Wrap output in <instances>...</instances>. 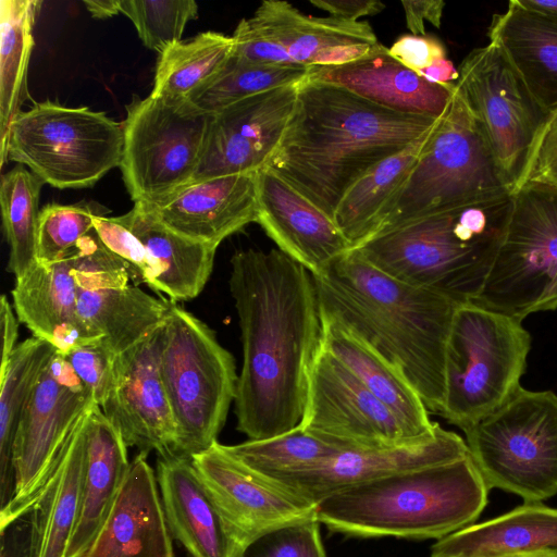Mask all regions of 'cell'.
<instances>
[{
    "mask_svg": "<svg viewBox=\"0 0 557 557\" xmlns=\"http://www.w3.org/2000/svg\"><path fill=\"white\" fill-rule=\"evenodd\" d=\"M230 292L242 334L237 430L259 441L304 419L310 374L324 343L314 276L282 252L246 249L231 259Z\"/></svg>",
    "mask_w": 557,
    "mask_h": 557,
    "instance_id": "6da1fadb",
    "label": "cell"
},
{
    "mask_svg": "<svg viewBox=\"0 0 557 557\" xmlns=\"http://www.w3.org/2000/svg\"><path fill=\"white\" fill-rule=\"evenodd\" d=\"M438 119L396 112L307 77L265 168L333 219L359 178L425 135Z\"/></svg>",
    "mask_w": 557,
    "mask_h": 557,
    "instance_id": "7a4b0ae2",
    "label": "cell"
},
{
    "mask_svg": "<svg viewBox=\"0 0 557 557\" xmlns=\"http://www.w3.org/2000/svg\"><path fill=\"white\" fill-rule=\"evenodd\" d=\"M314 281L322 314L398 369L428 410L440 414L446 346L459 304L385 273L356 249Z\"/></svg>",
    "mask_w": 557,
    "mask_h": 557,
    "instance_id": "3957f363",
    "label": "cell"
},
{
    "mask_svg": "<svg viewBox=\"0 0 557 557\" xmlns=\"http://www.w3.org/2000/svg\"><path fill=\"white\" fill-rule=\"evenodd\" d=\"M488 492L469 453L334 493L317 504L315 517L350 537L441 540L473 524Z\"/></svg>",
    "mask_w": 557,
    "mask_h": 557,
    "instance_id": "277c9868",
    "label": "cell"
},
{
    "mask_svg": "<svg viewBox=\"0 0 557 557\" xmlns=\"http://www.w3.org/2000/svg\"><path fill=\"white\" fill-rule=\"evenodd\" d=\"M512 194L437 211L356 248L371 264L456 304L473 302L496 261Z\"/></svg>",
    "mask_w": 557,
    "mask_h": 557,
    "instance_id": "5b68a950",
    "label": "cell"
},
{
    "mask_svg": "<svg viewBox=\"0 0 557 557\" xmlns=\"http://www.w3.org/2000/svg\"><path fill=\"white\" fill-rule=\"evenodd\" d=\"M530 349L522 320L475 302L458 305L446 346L440 416L466 432L497 410L522 387Z\"/></svg>",
    "mask_w": 557,
    "mask_h": 557,
    "instance_id": "8992f818",
    "label": "cell"
},
{
    "mask_svg": "<svg viewBox=\"0 0 557 557\" xmlns=\"http://www.w3.org/2000/svg\"><path fill=\"white\" fill-rule=\"evenodd\" d=\"M160 372L176 425V455L191 458L218 442L236 396L235 360L213 330L172 302Z\"/></svg>",
    "mask_w": 557,
    "mask_h": 557,
    "instance_id": "52a82bcc",
    "label": "cell"
},
{
    "mask_svg": "<svg viewBox=\"0 0 557 557\" xmlns=\"http://www.w3.org/2000/svg\"><path fill=\"white\" fill-rule=\"evenodd\" d=\"M506 193L511 189L456 87L374 236L437 211Z\"/></svg>",
    "mask_w": 557,
    "mask_h": 557,
    "instance_id": "ba28073f",
    "label": "cell"
},
{
    "mask_svg": "<svg viewBox=\"0 0 557 557\" xmlns=\"http://www.w3.org/2000/svg\"><path fill=\"white\" fill-rule=\"evenodd\" d=\"M123 144V124L104 112L46 100L14 117L0 163L22 164L55 188H89L120 168Z\"/></svg>",
    "mask_w": 557,
    "mask_h": 557,
    "instance_id": "9c48e42d",
    "label": "cell"
},
{
    "mask_svg": "<svg viewBox=\"0 0 557 557\" xmlns=\"http://www.w3.org/2000/svg\"><path fill=\"white\" fill-rule=\"evenodd\" d=\"M487 487L541 503L557 494V395L518 392L465 432Z\"/></svg>",
    "mask_w": 557,
    "mask_h": 557,
    "instance_id": "30bf717a",
    "label": "cell"
},
{
    "mask_svg": "<svg viewBox=\"0 0 557 557\" xmlns=\"http://www.w3.org/2000/svg\"><path fill=\"white\" fill-rule=\"evenodd\" d=\"M214 114L189 99L149 95L126 107L120 169L134 201L156 206L190 183L205 156Z\"/></svg>",
    "mask_w": 557,
    "mask_h": 557,
    "instance_id": "8fae6325",
    "label": "cell"
},
{
    "mask_svg": "<svg viewBox=\"0 0 557 557\" xmlns=\"http://www.w3.org/2000/svg\"><path fill=\"white\" fill-rule=\"evenodd\" d=\"M473 302L520 320L557 309V187L524 184L512 191L496 261Z\"/></svg>",
    "mask_w": 557,
    "mask_h": 557,
    "instance_id": "7c38bea8",
    "label": "cell"
},
{
    "mask_svg": "<svg viewBox=\"0 0 557 557\" xmlns=\"http://www.w3.org/2000/svg\"><path fill=\"white\" fill-rule=\"evenodd\" d=\"M458 72L456 87L512 193L548 112L491 41L471 50Z\"/></svg>",
    "mask_w": 557,
    "mask_h": 557,
    "instance_id": "4fadbf2b",
    "label": "cell"
},
{
    "mask_svg": "<svg viewBox=\"0 0 557 557\" xmlns=\"http://www.w3.org/2000/svg\"><path fill=\"white\" fill-rule=\"evenodd\" d=\"M232 38L240 62L307 69L348 63L380 45L366 21L311 16L283 0L261 2Z\"/></svg>",
    "mask_w": 557,
    "mask_h": 557,
    "instance_id": "5bb4252c",
    "label": "cell"
},
{
    "mask_svg": "<svg viewBox=\"0 0 557 557\" xmlns=\"http://www.w3.org/2000/svg\"><path fill=\"white\" fill-rule=\"evenodd\" d=\"M95 403L62 354L55 351L21 413L13 441L14 492L0 522L32 509L78 418Z\"/></svg>",
    "mask_w": 557,
    "mask_h": 557,
    "instance_id": "9a60e30c",
    "label": "cell"
},
{
    "mask_svg": "<svg viewBox=\"0 0 557 557\" xmlns=\"http://www.w3.org/2000/svg\"><path fill=\"white\" fill-rule=\"evenodd\" d=\"M72 256L79 318L115 355L164 323L172 302L129 284L124 264L104 247L95 230L79 240Z\"/></svg>",
    "mask_w": 557,
    "mask_h": 557,
    "instance_id": "2e32d148",
    "label": "cell"
},
{
    "mask_svg": "<svg viewBox=\"0 0 557 557\" xmlns=\"http://www.w3.org/2000/svg\"><path fill=\"white\" fill-rule=\"evenodd\" d=\"M299 426L344 450L424 443L412 438L392 411L324 347V343L312 367Z\"/></svg>",
    "mask_w": 557,
    "mask_h": 557,
    "instance_id": "e0dca14e",
    "label": "cell"
},
{
    "mask_svg": "<svg viewBox=\"0 0 557 557\" xmlns=\"http://www.w3.org/2000/svg\"><path fill=\"white\" fill-rule=\"evenodd\" d=\"M190 459L243 550L271 531L315 518L317 505L273 484L219 442Z\"/></svg>",
    "mask_w": 557,
    "mask_h": 557,
    "instance_id": "ac0fdd59",
    "label": "cell"
},
{
    "mask_svg": "<svg viewBox=\"0 0 557 557\" xmlns=\"http://www.w3.org/2000/svg\"><path fill=\"white\" fill-rule=\"evenodd\" d=\"M163 324L116 356L112 391L100 407L126 445L176 455V425L160 372Z\"/></svg>",
    "mask_w": 557,
    "mask_h": 557,
    "instance_id": "d6986e66",
    "label": "cell"
},
{
    "mask_svg": "<svg viewBox=\"0 0 557 557\" xmlns=\"http://www.w3.org/2000/svg\"><path fill=\"white\" fill-rule=\"evenodd\" d=\"M298 85L250 96L215 113L193 181L255 173L264 168L287 126Z\"/></svg>",
    "mask_w": 557,
    "mask_h": 557,
    "instance_id": "ffe728a7",
    "label": "cell"
},
{
    "mask_svg": "<svg viewBox=\"0 0 557 557\" xmlns=\"http://www.w3.org/2000/svg\"><path fill=\"white\" fill-rule=\"evenodd\" d=\"M466 441L441 425L424 443L380 449H345L309 468L272 476L273 484L314 505L325 497L385 476L461 458Z\"/></svg>",
    "mask_w": 557,
    "mask_h": 557,
    "instance_id": "44dd1931",
    "label": "cell"
},
{
    "mask_svg": "<svg viewBox=\"0 0 557 557\" xmlns=\"http://www.w3.org/2000/svg\"><path fill=\"white\" fill-rule=\"evenodd\" d=\"M256 188V223L313 276L352 249L335 221L274 171L258 170Z\"/></svg>",
    "mask_w": 557,
    "mask_h": 557,
    "instance_id": "7402d4cb",
    "label": "cell"
},
{
    "mask_svg": "<svg viewBox=\"0 0 557 557\" xmlns=\"http://www.w3.org/2000/svg\"><path fill=\"white\" fill-rule=\"evenodd\" d=\"M144 207L175 233L218 248L257 222L256 172L193 181L162 202Z\"/></svg>",
    "mask_w": 557,
    "mask_h": 557,
    "instance_id": "603a6c76",
    "label": "cell"
},
{
    "mask_svg": "<svg viewBox=\"0 0 557 557\" xmlns=\"http://www.w3.org/2000/svg\"><path fill=\"white\" fill-rule=\"evenodd\" d=\"M139 451L85 557H174L157 474Z\"/></svg>",
    "mask_w": 557,
    "mask_h": 557,
    "instance_id": "cb8c5ba5",
    "label": "cell"
},
{
    "mask_svg": "<svg viewBox=\"0 0 557 557\" xmlns=\"http://www.w3.org/2000/svg\"><path fill=\"white\" fill-rule=\"evenodd\" d=\"M308 78L338 86L396 112L434 119L444 114L456 90L455 83L426 81L382 44L351 62L310 67Z\"/></svg>",
    "mask_w": 557,
    "mask_h": 557,
    "instance_id": "d4e9b609",
    "label": "cell"
},
{
    "mask_svg": "<svg viewBox=\"0 0 557 557\" xmlns=\"http://www.w3.org/2000/svg\"><path fill=\"white\" fill-rule=\"evenodd\" d=\"M157 480L170 533L189 557H240L243 548L232 535L190 458L159 457Z\"/></svg>",
    "mask_w": 557,
    "mask_h": 557,
    "instance_id": "484cf974",
    "label": "cell"
},
{
    "mask_svg": "<svg viewBox=\"0 0 557 557\" xmlns=\"http://www.w3.org/2000/svg\"><path fill=\"white\" fill-rule=\"evenodd\" d=\"M11 295L18 321L57 351L65 354L99 339L78 314L72 251L53 262H36L15 280Z\"/></svg>",
    "mask_w": 557,
    "mask_h": 557,
    "instance_id": "4316f807",
    "label": "cell"
},
{
    "mask_svg": "<svg viewBox=\"0 0 557 557\" xmlns=\"http://www.w3.org/2000/svg\"><path fill=\"white\" fill-rule=\"evenodd\" d=\"M127 445L119 429L94 404L86 426V457L79 509L65 557H85L129 471Z\"/></svg>",
    "mask_w": 557,
    "mask_h": 557,
    "instance_id": "83f0119b",
    "label": "cell"
},
{
    "mask_svg": "<svg viewBox=\"0 0 557 557\" xmlns=\"http://www.w3.org/2000/svg\"><path fill=\"white\" fill-rule=\"evenodd\" d=\"M490 41L497 45L535 100L557 108V20L511 0L493 16Z\"/></svg>",
    "mask_w": 557,
    "mask_h": 557,
    "instance_id": "f1b7e54d",
    "label": "cell"
},
{
    "mask_svg": "<svg viewBox=\"0 0 557 557\" xmlns=\"http://www.w3.org/2000/svg\"><path fill=\"white\" fill-rule=\"evenodd\" d=\"M324 347L399 420L417 442L432 440L440 424L406 376L337 321L322 314Z\"/></svg>",
    "mask_w": 557,
    "mask_h": 557,
    "instance_id": "f546056e",
    "label": "cell"
},
{
    "mask_svg": "<svg viewBox=\"0 0 557 557\" xmlns=\"http://www.w3.org/2000/svg\"><path fill=\"white\" fill-rule=\"evenodd\" d=\"M557 549V508L524 503L437 540L430 557H517Z\"/></svg>",
    "mask_w": 557,
    "mask_h": 557,
    "instance_id": "4dcf8cb0",
    "label": "cell"
},
{
    "mask_svg": "<svg viewBox=\"0 0 557 557\" xmlns=\"http://www.w3.org/2000/svg\"><path fill=\"white\" fill-rule=\"evenodd\" d=\"M90 407L74 424L49 480L32 507L33 557L66 556L79 509Z\"/></svg>",
    "mask_w": 557,
    "mask_h": 557,
    "instance_id": "1f68e13d",
    "label": "cell"
},
{
    "mask_svg": "<svg viewBox=\"0 0 557 557\" xmlns=\"http://www.w3.org/2000/svg\"><path fill=\"white\" fill-rule=\"evenodd\" d=\"M120 219L153 260L158 272L153 290L173 301L191 300L202 292L218 248L175 233L139 203Z\"/></svg>",
    "mask_w": 557,
    "mask_h": 557,
    "instance_id": "d6a6232c",
    "label": "cell"
},
{
    "mask_svg": "<svg viewBox=\"0 0 557 557\" xmlns=\"http://www.w3.org/2000/svg\"><path fill=\"white\" fill-rule=\"evenodd\" d=\"M433 128L406 149L376 164L341 199L333 220L352 249L360 247L375 235L382 220L408 180Z\"/></svg>",
    "mask_w": 557,
    "mask_h": 557,
    "instance_id": "836d02e7",
    "label": "cell"
},
{
    "mask_svg": "<svg viewBox=\"0 0 557 557\" xmlns=\"http://www.w3.org/2000/svg\"><path fill=\"white\" fill-rule=\"evenodd\" d=\"M55 351L48 342L32 336L17 344L0 366V509L10 503L14 492L12 449L21 413Z\"/></svg>",
    "mask_w": 557,
    "mask_h": 557,
    "instance_id": "e575fe53",
    "label": "cell"
},
{
    "mask_svg": "<svg viewBox=\"0 0 557 557\" xmlns=\"http://www.w3.org/2000/svg\"><path fill=\"white\" fill-rule=\"evenodd\" d=\"M40 5L36 0L0 2V150L27 98V72Z\"/></svg>",
    "mask_w": 557,
    "mask_h": 557,
    "instance_id": "d590c367",
    "label": "cell"
},
{
    "mask_svg": "<svg viewBox=\"0 0 557 557\" xmlns=\"http://www.w3.org/2000/svg\"><path fill=\"white\" fill-rule=\"evenodd\" d=\"M233 50L232 36L212 30L174 44L159 57L151 95L188 99L225 67Z\"/></svg>",
    "mask_w": 557,
    "mask_h": 557,
    "instance_id": "8d00e7d4",
    "label": "cell"
},
{
    "mask_svg": "<svg viewBox=\"0 0 557 557\" xmlns=\"http://www.w3.org/2000/svg\"><path fill=\"white\" fill-rule=\"evenodd\" d=\"M44 184L22 164L1 176L2 223L10 249L8 271L15 280L37 262L39 198Z\"/></svg>",
    "mask_w": 557,
    "mask_h": 557,
    "instance_id": "74e56055",
    "label": "cell"
},
{
    "mask_svg": "<svg viewBox=\"0 0 557 557\" xmlns=\"http://www.w3.org/2000/svg\"><path fill=\"white\" fill-rule=\"evenodd\" d=\"M309 70L251 64L231 57L225 67L188 99L199 109L215 114L250 96L274 88L298 85L308 77Z\"/></svg>",
    "mask_w": 557,
    "mask_h": 557,
    "instance_id": "f35d334b",
    "label": "cell"
},
{
    "mask_svg": "<svg viewBox=\"0 0 557 557\" xmlns=\"http://www.w3.org/2000/svg\"><path fill=\"white\" fill-rule=\"evenodd\" d=\"M225 449L255 472L272 476L296 472L344 450L300 426L267 440H248Z\"/></svg>",
    "mask_w": 557,
    "mask_h": 557,
    "instance_id": "ab89813d",
    "label": "cell"
},
{
    "mask_svg": "<svg viewBox=\"0 0 557 557\" xmlns=\"http://www.w3.org/2000/svg\"><path fill=\"white\" fill-rule=\"evenodd\" d=\"M107 212L95 201L46 205L38 221L37 262H53L69 255L94 228L95 218Z\"/></svg>",
    "mask_w": 557,
    "mask_h": 557,
    "instance_id": "60d3db41",
    "label": "cell"
},
{
    "mask_svg": "<svg viewBox=\"0 0 557 557\" xmlns=\"http://www.w3.org/2000/svg\"><path fill=\"white\" fill-rule=\"evenodd\" d=\"M120 12L134 24L144 46L161 54L182 41L188 22L198 16L194 0H120Z\"/></svg>",
    "mask_w": 557,
    "mask_h": 557,
    "instance_id": "b9f144b4",
    "label": "cell"
},
{
    "mask_svg": "<svg viewBox=\"0 0 557 557\" xmlns=\"http://www.w3.org/2000/svg\"><path fill=\"white\" fill-rule=\"evenodd\" d=\"M94 230L104 247L124 264L133 285L144 283L154 289L158 272L153 260L120 216L97 215Z\"/></svg>",
    "mask_w": 557,
    "mask_h": 557,
    "instance_id": "7bdbcfd3",
    "label": "cell"
},
{
    "mask_svg": "<svg viewBox=\"0 0 557 557\" xmlns=\"http://www.w3.org/2000/svg\"><path fill=\"white\" fill-rule=\"evenodd\" d=\"M317 517L282 527L251 542L240 557H325Z\"/></svg>",
    "mask_w": 557,
    "mask_h": 557,
    "instance_id": "ee69618b",
    "label": "cell"
},
{
    "mask_svg": "<svg viewBox=\"0 0 557 557\" xmlns=\"http://www.w3.org/2000/svg\"><path fill=\"white\" fill-rule=\"evenodd\" d=\"M62 355L91 394L95 403L101 407L114 384L117 355L101 339L81 345Z\"/></svg>",
    "mask_w": 557,
    "mask_h": 557,
    "instance_id": "f6af8a7d",
    "label": "cell"
},
{
    "mask_svg": "<svg viewBox=\"0 0 557 557\" xmlns=\"http://www.w3.org/2000/svg\"><path fill=\"white\" fill-rule=\"evenodd\" d=\"M524 184L557 187V108L548 112L515 190Z\"/></svg>",
    "mask_w": 557,
    "mask_h": 557,
    "instance_id": "bcb514c9",
    "label": "cell"
},
{
    "mask_svg": "<svg viewBox=\"0 0 557 557\" xmlns=\"http://www.w3.org/2000/svg\"><path fill=\"white\" fill-rule=\"evenodd\" d=\"M388 49L393 57L417 73L434 61L447 57L444 44L429 35L404 34Z\"/></svg>",
    "mask_w": 557,
    "mask_h": 557,
    "instance_id": "7dc6e473",
    "label": "cell"
},
{
    "mask_svg": "<svg viewBox=\"0 0 557 557\" xmlns=\"http://www.w3.org/2000/svg\"><path fill=\"white\" fill-rule=\"evenodd\" d=\"M33 511L0 522V557H33Z\"/></svg>",
    "mask_w": 557,
    "mask_h": 557,
    "instance_id": "c3c4849f",
    "label": "cell"
},
{
    "mask_svg": "<svg viewBox=\"0 0 557 557\" xmlns=\"http://www.w3.org/2000/svg\"><path fill=\"white\" fill-rule=\"evenodd\" d=\"M406 24L412 35H426L425 21L440 27L445 2L442 0L401 1Z\"/></svg>",
    "mask_w": 557,
    "mask_h": 557,
    "instance_id": "681fc988",
    "label": "cell"
},
{
    "mask_svg": "<svg viewBox=\"0 0 557 557\" xmlns=\"http://www.w3.org/2000/svg\"><path fill=\"white\" fill-rule=\"evenodd\" d=\"M310 3L326 11L330 16L352 22L362 16L375 15L385 9V4L376 0H310Z\"/></svg>",
    "mask_w": 557,
    "mask_h": 557,
    "instance_id": "f907efd6",
    "label": "cell"
},
{
    "mask_svg": "<svg viewBox=\"0 0 557 557\" xmlns=\"http://www.w3.org/2000/svg\"><path fill=\"white\" fill-rule=\"evenodd\" d=\"M18 319L9 304L5 295L0 299V325L2 334L1 364L7 362L16 348L18 337Z\"/></svg>",
    "mask_w": 557,
    "mask_h": 557,
    "instance_id": "816d5d0a",
    "label": "cell"
},
{
    "mask_svg": "<svg viewBox=\"0 0 557 557\" xmlns=\"http://www.w3.org/2000/svg\"><path fill=\"white\" fill-rule=\"evenodd\" d=\"M419 75L434 84H454L459 77L458 69L446 58L434 61L426 69L418 72Z\"/></svg>",
    "mask_w": 557,
    "mask_h": 557,
    "instance_id": "f5cc1de1",
    "label": "cell"
},
{
    "mask_svg": "<svg viewBox=\"0 0 557 557\" xmlns=\"http://www.w3.org/2000/svg\"><path fill=\"white\" fill-rule=\"evenodd\" d=\"M84 4L96 18H108L120 13V0H88Z\"/></svg>",
    "mask_w": 557,
    "mask_h": 557,
    "instance_id": "db71d44e",
    "label": "cell"
},
{
    "mask_svg": "<svg viewBox=\"0 0 557 557\" xmlns=\"http://www.w3.org/2000/svg\"><path fill=\"white\" fill-rule=\"evenodd\" d=\"M519 2L529 9L557 20V0H519Z\"/></svg>",
    "mask_w": 557,
    "mask_h": 557,
    "instance_id": "11a10c76",
    "label": "cell"
},
{
    "mask_svg": "<svg viewBox=\"0 0 557 557\" xmlns=\"http://www.w3.org/2000/svg\"><path fill=\"white\" fill-rule=\"evenodd\" d=\"M517 557H557V549L525 554Z\"/></svg>",
    "mask_w": 557,
    "mask_h": 557,
    "instance_id": "9f6ffc18",
    "label": "cell"
}]
</instances>
